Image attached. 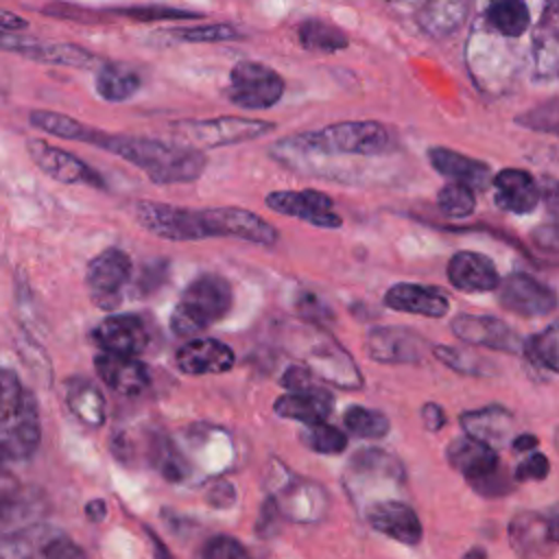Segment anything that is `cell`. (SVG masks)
Returning a JSON list of instances; mask_svg holds the SVG:
<instances>
[{
    "label": "cell",
    "mask_w": 559,
    "mask_h": 559,
    "mask_svg": "<svg viewBox=\"0 0 559 559\" xmlns=\"http://www.w3.org/2000/svg\"><path fill=\"white\" fill-rule=\"evenodd\" d=\"M557 323H550L542 332L528 336L522 341L520 349L526 356V360L539 369H546L550 373H557L559 369V343H557Z\"/></svg>",
    "instance_id": "obj_37"
},
{
    "label": "cell",
    "mask_w": 559,
    "mask_h": 559,
    "mask_svg": "<svg viewBox=\"0 0 559 559\" xmlns=\"http://www.w3.org/2000/svg\"><path fill=\"white\" fill-rule=\"evenodd\" d=\"M485 555H487V552L480 550V548H472V550L465 552V557H485Z\"/></svg>",
    "instance_id": "obj_60"
},
{
    "label": "cell",
    "mask_w": 559,
    "mask_h": 559,
    "mask_svg": "<svg viewBox=\"0 0 559 559\" xmlns=\"http://www.w3.org/2000/svg\"><path fill=\"white\" fill-rule=\"evenodd\" d=\"M384 306L397 312L421 314L428 319H441L450 312L448 295L437 286L400 282L384 293Z\"/></svg>",
    "instance_id": "obj_26"
},
{
    "label": "cell",
    "mask_w": 559,
    "mask_h": 559,
    "mask_svg": "<svg viewBox=\"0 0 559 559\" xmlns=\"http://www.w3.org/2000/svg\"><path fill=\"white\" fill-rule=\"evenodd\" d=\"M550 472V461L542 454V452H535L531 450L528 456L515 467L513 472V478L518 483H526V480H544Z\"/></svg>",
    "instance_id": "obj_49"
},
{
    "label": "cell",
    "mask_w": 559,
    "mask_h": 559,
    "mask_svg": "<svg viewBox=\"0 0 559 559\" xmlns=\"http://www.w3.org/2000/svg\"><path fill=\"white\" fill-rule=\"evenodd\" d=\"M142 76L124 63H100L96 74V92L107 103H122L138 94Z\"/></svg>",
    "instance_id": "obj_33"
},
{
    "label": "cell",
    "mask_w": 559,
    "mask_h": 559,
    "mask_svg": "<svg viewBox=\"0 0 559 559\" xmlns=\"http://www.w3.org/2000/svg\"><path fill=\"white\" fill-rule=\"evenodd\" d=\"M15 489H17V487H15L13 478L7 476V474H2V467H0V496L11 493V491H15Z\"/></svg>",
    "instance_id": "obj_58"
},
{
    "label": "cell",
    "mask_w": 559,
    "mask_h": 559,
    "mask_svg": "<svg viewBox=\"0 0 559 559\" xmlns=\"http://www.w3.org/2000/svg\"><path fill=\"white\" fill-rule=\"evenodd\" d=\"M419 415H421L424 428H426L428 432H439V430L445 426V421H448L445 411H443L437 402H426V404L421 406Z\"/></svg>",
    "instance_id": "obj_54"
},
{
    "label": "cell",
    "mask_w": 559,
    "mask_h": 559,
    "mask_svg": "<svg viewBox=\"0 0 559 559\" xmlns=\"http://www.w3.org/2000/svg\"><path fill=\"white\" fill-rule=\"evenodd\" d=\"M476 22L498 37L518 41L531 26V9L526 0H485Z\"/></svg>",
    "instance_id": "obj_28"
},
{
    "label": "cell",
    "mask_w": 559,
    "mask_h": 559,
    "mask_svg": "<svg viewBox=\"0 0 559 559\" xmlns=\"http://www.w3.org/2000/svg\"><path fill=\"white\" fill-rule=\"evenodd\" d=\"M39 513V502L15 491L0 496V535L28 524Z\"/></svg>",
    "instance_id": "obj_42"
},
{
    "label": "cell",
    "mask_w": 559,
    "mask_h": 559,
    "mask_svg": "<svg viewBox=\"0 0 559 559\" xmlns=\"http://www.w3.org/2000/svg\"><path fill=\"white\" fill-rule=\"evenodd\" d=\"M445 459L450 467H454L463 478L476 487L491 474L500 469V459L496 450L474 437H456L445 448Z\"/></svg>",
    "instance_id": "obj_21"
},
{
    "label": "cell",
    "mask_w": 559,
    "mask_h": 559,
    "mask_svg": "<svg viewBox=\"0 0 559 559\" xmlns=\"http://www.w3.org/2000/svg\"><path fill=\"white\" fill-rule=\"evenodd\" d=\"M559 539L557 518L542 515L537 511H520L509 524L511 548L520 557H546L552 552Z\"/></svg>",
    "instance_id": "obj_17"
},
{
    "label": "cell",
    "mask_w": 559,
    "mask_h": 559,
    "mask_svg": "<svg viewBox=\"0 0 559 559\" xmlns=\"http://www.w3.org/2000/svg\"><path fill=\"white\" fill-rule=\"evenodd\" d=\"M282 386L288 391H299L306 386H312V371L306 365H293L282 373Z\"/></svg>",
    "instance_id": "obj_53"
},
{
    "label": "cell",
    "mask_w": 559,
    "mask_h": 559,
    "mask_svg": "<svg viewBox=\"0 0 559 559\" xmlns=\"http://www.w3.org/2000/svg\"><path fill=\"white\" fill-rule=\"evenodd\" d=\"M92 341L103 352L138 356L148 345V330L138 314H109L92 330Z\"/></svg>",
    "instance_id": "obj_18"
},
{
    "label": "cell",
    "mask_w": 559,
    "mask_h": 559,
    "mask_svg": "<svg viewBox=\"0 0 559 559\" xmlns=\"http://www.w3.org/2000/svg\"><path fill=\"white\" fill-rule=\"evenodd\" d=\"M391 2H397V4H404V7H419L421 0H391Z\"/></svg>",
    "instance_id": "obj_59"
},
{
    "label": "cell",
    "mask_w": 559,
    "mask_h": 559,
    "mask_svg": "<svg viewBox=\"0 0 559 559\" xmlns=\"http://www.w3.org/2000/svg\"><path fill=\"white\" fill-rule=\"evenodd\" d=\"M170 35L181 41H192V44H214V41H229V39H240V33L231 24H201V26H183V28H173Z\"/></svg>",
    "instance_id": "obj_44"
},
{
    "label": "cell",
    "mask_w": 559,
    "mask_h": 559,
    "mask_svg": "<svg viewBox=\"0 0 559 559\" xmlns=\"http://www.w3.org/2000/svg\"><path fill=\"white\" fill-rule=\"evenodd\" d=\"M437 205L448 218H467L476 210V190L461 181H450L437 192Z\"/></svg>",
    "instance_id": "obj_41"
},
{
    "label": "cell",
    "mask_w": 559,
    "mask_h": 559,
    "mask_svg": "<svg viewBox=\"0 0 559 559\" xmlns=\"http://www.w3.org/2000/svg\"><path fill=\"white\" fill-rule=\"evenodd\" d=\"M234 349L227 343L210 336L192 338L175 352V367L186 376L225 373L234 367Z\"/></svg>",
    "instance_id": "obj_19"
},
{
    "label": "cell",
    "mask_w": 559,
    "mask_h": 559,
    "mask_svg": "<svg viewBox=\"0 0 559 559\" xmlns=\"http://www.w3.org/2000/svg\"><path fill=\"white\" fill-rule=\"evenodd\" d=\"M83 555L66 533L46 524H24L0 535V557L79 559Z\"/></svg>",
    "instance_id": "obj_8"
},
{
    "label": "cell",
    "mask_w": 559,
    "mask_h": 559,
    "mask_svg": "<svg viewBox=\"0 0 559 559\" xmlns=\"http://www.w3.org/2000/svg\"><path fill=\"white\" fill-rule=\"evenodd\" d=\"M87 144L122 157L124 162L144 170L146 177L157 186L197 181L207 166V157L201 148L181 142H164L155 138L120 135L92 129Z\"/></svg>",
    "instance_id": "obj_2"
},
{
    "label": "cell",
    "mask_w": 559,
    "mask_h": 559,
    "mask_svg": "<svg viewBox=\"0 0 559 559\" xmlns=\"http://www.w3.org/2000/svg\"><path fill=\"white\" fill-rule=\"evenodd\" d=\"M295 310L299 312V317L312 321V323H319V321H325L330 319V312L328 308L321 304V299L312 293H301L297 299H295Z\"/></svg>",
    "instance_id": "obj_51"
},
{
    "label": "cell",
    "mask_w": 559,
    "mask_h": 559,
    "mask_svg": "<svg viewBox=\"0 0 559 559\" xmlns=\"http://www.w3.org/2000/svg\"><path fill=\"white\" fill-rule=\"evenodd\" d=\"M432 354L437 360H441L452 371H459L463 376H491L496 373V365L483 358L478 352L452 347V345H437L432 347Z\"/></svg>",
    "instance_id": "obj_38"
},
{
    "label": "cell",
    "mask_w": 559,
    "mask_h": 559,
    "mask_svg": "<svg viewBox=\"0 0 559 559\" xmlns=\"http://www.w3.org/2000/svg\"><path fill=\"white\" fill-rule=\"evenodd\" d=\"M334 408V397L323 386H306L299 391H288L286 395L277 397L273 411L280 417L297 419L301 424H317L325 421Z\"/></svg>",
    "instance_id": "obj_29"
},
{
    "label": "cell",
    "mask_w": 559,
    "mask_h": 559,
    "mask_svg": "<svg viewBox=\"0 0 559 559\" xmlns=\"http://www.w3.org/2000/svg\"><path fill=\"white\" fill-rule=\"evenodd\" d=\"M557 0H546L533 33V66L537 81H552L557 76L559 46H557Z\"/></svg>",
    "instance_id": "obj_31"
},
{
    "label": "cell",
    "mask_w": 559,
    "mask_h": 559,
    "mask_svg": "<svg viewBox=\"0 0 559 559\" xmlns=\"http://www.w3.org/2000/svg\"><path fill=\"white\" fill-rule=\"evenodd\" d=\"M269 210L306 221L321 229H338L343 218L334 212V201L319 190H273L264 197Z\"/></svg>",
    "instance_id": "obj_10"
},
{
    "label": "cell",
    "mask_w": 559,
    "mask_h": 559,
    "mask_svg": "<svg viewBox=\"0 0 559 559\" xmlns=\"http://www.w3.org/2000/svg\"><path fill=\"white\" fill-rule=\"evenodd\" d=\"M155 465L159 469V474L166 478V480H173V483H179L188 476V465H186V459L173 448V443H162L157 448V456H155Z\"/></svg>",
    "instance_id": "obj_46"
},
{
    "label": "cell",
    "mask_w": 559,
    "mask_h": 559,
    "mask_svg": "<svg viewBox=\"0 0 559 559\" xmlns=\"http://www.w3.org/2000/svg\"><path fill=\"white\" fill-rule=\"evenodd\" d=\"M391 148V133L376 120H345L290 135L271 146V153L297 155H358L373 157Z\"/></svg>",
    "instance_id": "obj_3"
},
{
    "label": "cell",
    "mask_w": 559,
    "mask_h": 559,
    "mask_svg": "<svg viewBox=\"0 0 559 559\" xmlns=\"http://www.w3.org/2000/svg\"><path fill=\"white\" fill-rule=\"evenodd\" d=\"M299 437L306 448H310L319 454H338L347 448V437L338 428H334L325 421L306 424V428L299 432Z\"/></svg>",
    "instance_id": "obj_43"
},
{
    "label": "cell",
    "mask_w": 559,
    "mask_h": 559,
    "mask_svg": "<svg viewBox=\"0 0 559 559\" xmlns=\"http://www.w3.org/2000/svg\"><path fill=\"white\" fill-rule=\"evenodd\" d=\"M41 441L39 406L13 369H0V467L26 461Z\"/></svg>",
    "instance_id": "obj_4"
},
{
    "label": "cell",
    "mask_w": 559,
    "mask_h": 559,
    "mask_svg": "<svg viewBox=\"0 0 559 559\" xmlns=\"http://www.w3.org/2000/svg\"><path fill=\"white\" fill-rule=\"evenodd\" d=\"M85 515L92 520V522H103L105 515H107V504L105 500H90L85 504Z\"/></svg>",
    "instance_id": "obj_57"
},
{
    "label": "cell",
    "mask_w": 559,
    "mask_h": 559,
    "mask_svg": "<svg viewBox=\"0 0 559 559\" xmlns=\"http://www.w3.org/2000/svg\"><path fill=\"white\" fill-rule=\"evenodd\" d=\"M347 476L352 478H384V480H402V465L395 456L382 450H360L347 463Z\"/></svg>",
    "instance_id": "obj_35"
},
{
    "label": "cell",
    "mask_w": 559,
    "mask_h": 559,
    "mask_svg": "<svg viewBox=\"0 0 559 559\" xmlns=\"http://www.w3.org/2000/svg\"><path fill=\"white\" fill-rule=\"evenodd\" d=\"M284 96V79L266 63L238 61L229 72L227 98L242 109H271Z\"/></svg>",
    "instance_id": "obj_7"
},
{
    "label": "cell",
    "mask_w": 559,
    "mask_h": 559,
    "mask_svg": "<svg viewBox=\"0 0 559 559\" xmlns=\"http://www.w3.org/2000/svg\"><path fill=\"white\" fill-rule=\"evenodd\" d=\"M138 223L153 236L173 242H194L205 238H240L253 245L273 247L277 229L245 207L190 210L159 201L135 203Z\"/></svg>",
    "instance_id": "obj_1"
},
{
    "label": "cell",
    "mask_w": 559,
    "mask_h": 559,
    "mask_svg": "<svg viewBox=\"0 0 559 559\" xmlns=\"http://www.w3.org/2000/svg\"><path fill=\"white\" fill-rule=\"evenodd\" d=\"M31 159L52 179L61 183H83L94 188H105V179L98 170H94L90 164L79 159L76 155L52 146L44 140H31L28 142Z\"/></svg>",
    "instance_id": "obj_13"
},
{
    "label": "cell",
    "mask_w": 559,
    "mask_h": 559,
    "mask_svg": "<svg viewBox=\"0 0 559 559\" xmlns=\"http://www.w3.org/2000/svg\"><path fill=\"white\" fill-rule=\"evenodd\" d=\"M461 428L467 437H474L491 448H500L513 435V415L500 404L465 411L461 415Z\"/></svg>",
    "instance_id": "obj_32"
},
{
    "label": "cell",
    "mask_w": 559,
    "mask_h": 559,
    "mask_svg": "<svg viewBox=\"0 0 559 559\" xmlns=\"http://www.w3.org/2000/svg\"><path fill=\"white\" fill-rule=\"evenodd\" d=\"M66 404L76 419L98 428L105 421L103 393L85 378H72L66 384Z\"/></svg>",
    "instance_id": "obj_34"
},
{
    "label": "cell",
    "mask_w": 559,
    "mask_h": 559,
    "mask_svg": "<svg viewBox=\"0 0 559 559\" xmlns=\"http://www.w3.org/2000/svg\"><path fill=\"white\" fill-rule=\"evenodd\" d=\"M448 282L463 293H489L496 290L500 273L493 260L478 251H456L445 269Z\"/></svg>",
    "instance_id": "obj_25"
},
{
    "label": "cell",
    "mask_w": 559,
    "mask_h": 559,
    "mask_svg": "<svg viewBox=\"0 0 559 559\" xmlns=\"http://www.w3.org/2000/svg\"><path fill=\"white\" fill-rule=\"evenodd\" d=\"M275 131V122L242 118V116H216L203 120H179L173 124V133L181 144L194 148H218L229 144H242L264 138Z\"/></svg>",
    "instance_id": "obj_6"
},
{
    "label": "cell",
    "mask_w": 559,
    "mask_h": 559,
    "mask_svg": "<svg viewBox=\"0 0 559 559\" xmlns=\"http://www.w3.org/2000/svg\"><path fill=\"white\" fill-rule=\"evenodd\" d=\"M454 336L467 345L487 347L496 352H518L522 338L502 319L489 314H456L450 323Z\"/></svg>",
    "instance_id": "obj_14"
},
{
    "label": "cell",
    "mask_w": 559,
    "mask_h": 559,
    "mask_svg": "<svg viewBox=\"0 0 559 559\" xmlns=\"http://www.w3.org/2000/svg\"><path fill=\"white\" fill-rule=\"evenodd\" d=\"M496 288L500 306L518 317H544L557 308L555 290L522 271L500 280Z\"/></svg>",
    "instance_id": "obj_11"
},
{
    "label": "cell",
    "mask_w": 559,
    "mask_h": 559,
    "mask_svg": "<svg viewBox=\"0 0 559 559\" xmlns=\"http://www.w3.org/2000/svg\"><path fill=\"white\" fill-rule=\"evenodd\" d=\"M515 122L522 124V127H528V129L555 135L557 133V100L550 98L548 103L533 107L531 111L518 116Z\"/></svg>",
    "instance_id": "obj_45"
},
{
    "label": "cell",
    "mask_w": 559,
    "mask_h": 559,
    "mask_svg": "<svg viewBox=\"0 0 559 559\" xmlns=\"http://www.w3.org/2000/svg\"><path fill=\"white\" fill-rule=\"evenodd\" d=\"M273 502L280 515L293 522H317L325 515L328 509V496L323 487L306 478H290L284 483Z\"/></svg>",
    "instance_id": "obj_23"
},
{
    "label": "cell",
    "mask_w": 559,
    "mask_h": 559,
    "mask_svg": "<svg viewBox=\"0 0 559 559\" xmlns=\"http://www.w3.org/2000/svg\"><path fill=\"white\" fill-rule=\"evenodd\" d=\"M474 2L476 0H421L417 24L435 39L450 37L467 22Z\"/></svg>",
    "instance_id": "obj_30"
},
{
    "label": "cell",
    "mask_w": 559,
    "mask_h": 559,
    "mask_svg": "<svg viewBox=\"0 0 559 559\" xmlns=\"http://www.w3.org/2000/svg\"><path fill=\"white\" fill-rule=\"evenodd\" d=\"M537 443H539V439H537L535 435L526 432V435H518V437H513L511 448H513L515 452H531V450H535V448H537Z\"/></svg>",
    "instance_id": "obj_56"
},
{
    "label": "cell",
    "mask_w": 559,
    "mask_h": 559,
    "mask_svg": "<svg viewBox=\"0 0 559 559\" xmlns=\"http://www.w3.org/2000/svg\"><path fill=\"white\" fill-rule=\"evenodd\" d=\"M94 367H96L98 378L111 391H116L118 395H124V397L140 395L151 382L148 367L142 360H138L135 356L103 352L94 358Z\"/></svg>",
    "instance_id": "obj_24"
},
{
    "label": "cell",
    "mask_w": 559,
    "mask_h": 559,
    "mask_svg": "<svg viewBox=\"0 0 559 559\" xmlns=\"http://www.w3.org/2000/svg\"><path fill=\"white\" fill-rule=\"evenodd\" d=\"M489 183L493 188L496 205L509 214H531L542 201L539 183L522 168H502L491 177Z\"/></svg>",
    "instance_id": "obj_20"
},
{
    "label": "cell",
    "mask_w": 559,
    "mask_h": 559,
    "mask_svg": "<svg viewBox=\"0 0 559 559\" xmlns=\"http://www.w3.org/2000/svg\"><path fill=\"white\" fill-rule=\"evenodd\" d=\"M365 520L373 531L404 546H417L424 537V528L417 513L402 500H378L367 504Z\"/></svg>",
    "instance_id": "obj_16"
},
{
    "label": "cell",
    "mask_w": 559,
    "mask_h": 559,
    "mask_svg": "<svg viewBox=\"0 0 559 559\" xmlns=\"http://www.w3.org/2000/svg\"><path fill=\"white\" fill-rule=\"evenodd\" d=\"M430 166L448 177L450 181H461L474 190H487L491 181V168L474 157H467L459 151L445 146H430L428 148Z\"/></svg>",
    "instance_id": "obj_27"
},
{
    "label": "cell",
    "mask_w": 559,
    "mask_h": 559,
    "mask_svg": "<svg viewBox=\"0 0 559 559\" xmlns=\"http://www.w3.org/2000/svg\"><path fill=\"white\" fill-rule=\"evenodd\" d=\"M297 37L306 50L312 52H338L347 48V35L323 20L310 17L297 26Z\"/></svg>",
    "instance_id": "obj_36"
},
{
    "label": "cell",
    "mask_w": 559,
    "mask_h": 559,
    "mask_svg": "<svg viewBox=\"0 0 559 559\" xmlns=\"http://www.w3.org/2000/svg\"><path fill=\"white\" fill-rule=\"evenodd\" d=\"M205 500L214 507V509H229L236 502V489L231 483L227 480H218L214 483L207 491H205Z\"/></svg>",
    "instance_id": "obj_52"
},
{
    "label": "cell",
    "mask_w": 559,
    "mask_h": 559,
    "mask_svg": "<svg viewBox=\"0 0 559 559\" xmlns=\"http://www.w3.org/2000/svg\"><path fill=\"white\" fill-rule=\"evenodd\" d=\"M306 367L312 371V376H319L321 380L336 384L341 389L362 386V376L354 358L334 338L314 341L306 349Z\"/></svg>",
    "instance_id": "obj_15"
},
{
    "label": "cell",
    "mask_w": 559,
    "mask_h": 559,
    "mask_svg": "<svg viewBox=\"0 0 559 559\" xmlns=\"http://www.w3.org/2000/svg\"><path fill=\"white\" fill-rule=\"evenodd\" d=\"M343 424L354 437L360 439H380L391 428L389 417L384 413L365 406H349L343 415Z\"/></svg>",
    "instance_id": "obj_40"
},
{
    "label": "cell",
    "mask_w": 559,
    "mask_h": 559,
    "mask_svg": "<svg viewBox=\"0 0 559 559\" xmlns=\"http://www.w3.org/2000/svg\"><path fill=\"white\" fill-rule=\"evenodd\" d=\"M426 347V338L404 325L373 328L365 338L367 356L384 365H415L424 358Z\"/></svg>",
    "instance_id": "obj_12"
},
{
    "label": "cell",
    "mask_w": 559,
    "mask_h": 559,
    "mask_svg": "<svg viewBox=\"0 0 559 559\" xmlns=\"http://www.w3.org/2000/svg\"><path fill=\"white\" fill-rule=\"evenodd\" d=\"M231 301V284L223 275L203 273L183 288L170 312V330L179 336L203 332L229 312Z\"/></svg>",
    "instance_id": "obj_5"
},
{
    "label": "cell",
    "mask_w": 559,
    "mask_h": 559,
    "mask_svg": "<svg viewBox=\"0 0 559 559\" xmlns=\"http://www.w3.org/2000/svg\"><path fill=\"white\" fill-rule=\"evenodd\" d=\"M28 24L24 17H20L17 13H11V11H4L0 9V31L4 33H17V31H24Z\"/></svg>",
    "instance_id": "obj_55"
},
{
    "label": "cell",
    "mask_w": 559,
    "mask_h": 559,
    "mask_svg": "<svg viewBox=\"0 0 559 559\" xmlns=\"http://www.w3.org/2000/svg\"><path fill=\"white\" fill-rule=\"evenodd\" d=\"M247 548L231 535H214L201 548V557L205 559H245Z\"/></svg>",
    "instance_id": "obj_47"
},
{
    "label": "cell",
    "mask_w": 559,
    "mask_h": 559,
    "mask_svg": "<svg viewBox=\"0 0 559 559\" xmlns=\"http://www.w3.org/2000/svg\"><path fill=\"white\" fill-rule=\"evenodd\" d=\"M31 124L50 135H57L63 140H76V142H85V144L92 135V127H85L83 122H79L66 114L46 111V109L31 111Z\"/></svg>",
    "instance_id": "obj_39"
},
{
    "label": "cell",
    "mask_w": 559,
    "mask_h": 559,
    "mask_svg": "<svg viewBox=\"0 0 559 559\" xmlns=\"http://www.w3.org/2000/svg\"><path fill=\"white\" fill-rule=\"evenodd\" d=\"M133 273L131 258L116 247L100 251L90 260L85 271V284L92 301L103 310H114L122 301V288Z\"/></svg>",
    "instance_id": "obj_9"
},
{
    "label": "cell",
    "mask_w": 559,
    "mask_h": 559,
    "mask_svg": "<svg viewBox=\"0 0 559 559\" xmlns=\"http://www.w3.org/2000/svg\"><path fill=\"white\" fill-rule=\"evenodd\" d=\"M168 275V264L166 260H153L151 264H146L140 273V280H138V290H142L144 295L153 293L155 288H159L164 284Z\"/></svg>",
    "instance_id": "obj_50"
},
{
    "label": "cell",
    "mask_w": 559,
    "mask_h": 559,
    "mask_svg": "<svg viewBox=\"0 0 559 559\" xmlns=\"http://www.w3.org/2000/svg\"><path fill=\"white\" fill-rule=\"evenodd\" d=\"M120 13L127 15V17H133V20H142V22L194 20V17H199V13L179 11V9H170V7H127V9H120Z\"/></svg>",
    "instance_id": "obj_48"
},
{
    "label": "cell",
    "mask_w": 559,
    "mask_h": 559,
    "mask_svg": "<svg viewBox=\"0 0 559 559\" xmlns=\"http://www.w3.org/2000/svg\"><path fill=\"white\" fill-rule=\"evenodd\" d=\"M9 52L28 57L39 63H52V66H68V68H94L98 63V57L90 52L87 48H81L76 44L68 41H41L31 39L13 33L9 41Z\"/></svg>",
    "instance_id": "obj_22"
}]
</instances>
